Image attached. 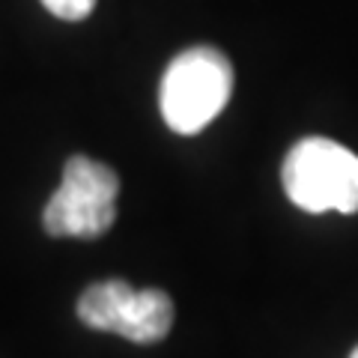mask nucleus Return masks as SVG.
<instances>
[{"mask_svg":"<svg viewBox=\"0 0 358 358\" xmlns=\"http://www.w3.org/2000/svg\"><path fill=\"white\" fill-rule=\"evenodd\" d=\"M78 320L134 343H155L164 341L173 326V301L164 289H134L120 278H110L81 293Z\"/></svg>","mask_w":358,"mask_h":358,"instance_id":"nucleus-4","label":"nucleus"},{"mask_svg":"<svg viewBox=\"0 0 358 358\" xmlns=\"http://www.w3.org/2000/svg\"><path fill=\"white\" fill-rule=\"evenodd\" d=\"M42 6L63 21H84L96 9V0H42Z\"/></svg>","mask_w":358,"mask_h":358,"instance_id":"nucleus-5","label":"nucleus"},{"mask_svg":"<svg viewBox=\"0 0 358 358\" xmlns=\"http://www.w3.org/2000/svg\"><path fill=\"white\" fill-rule=\"evenodd\" d=\"M350 358H358V346H355V350H352V355Z\"/></svg>","mask_w":358,"mask_h":358,"instance_id":"nucleus-6","label":"nucleus"},{"mask_svg":"<svg viewBox=\"0 0 358 358\" xmlns=\"http://www.w3.org/2000/svg\"><path fill=\"white\" fill-rule=\"evenodd\" d=\"M287 197L305 212H358V155L329 138H305L281 167Z\"/></svg>","mask_w":358,"mask_h":358,"instance_id":"nucleus-2","label":"nucleus"},{"mask_svg":"<svg viewBox=\"0 0 358 358\" xmlns=\"http://www.w3.org/2000/svg\"><path fill=\"white\" fill-rule=\"evenodd\" d=\"M233 93V66L212 45L176 54L162 78V117L176 134H197L215 120Z\"/></svg>","mask_w":358,"mask_h":358,"instance_id":"nucleus-1","label":"nucleus"},{"mask_svg":"<svg viewBox=\"0 0 358 358\" xmlns=\"http://www.w3.org/2000/svg\"><path fill=\"white\" fill-rule=\"evenodd\" d=\"M120 176L87 155H72L63 167V182L51 194L42 212V227L48 236L99 239L117 221Z\"/></svg>","mask_w":358,"mask_h":358,"instance_id":"nucleus-3","label":"nucleus"}]
</instances>
